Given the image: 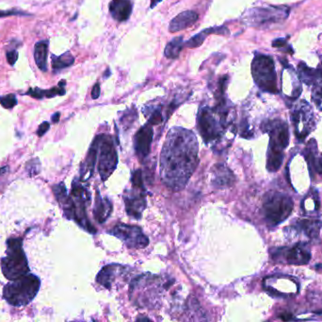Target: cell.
<instances>
[{
    "label": "cell",
    "instance_id": "cell-1",
    "mask_svg": "<svg viewBox=\"0 0 322 322\" xmlns=\"http://www.w3.org/2000/svg\"><path fill=\"white\" fill-rule=\"evenodd\" d=\"M199 145L193 132L175 127L168 133L160 156V177L168 187L180 191L198 164Z\"/></svg>",
    "mask_w": 322,
    "mask_h": 322
},
{
    "label": "cell",
    "instance_id": "cell-2",
    "mask_svg": "<svg viewBox=\"0 0 322 322\" xmlns=\"http://www.w3.org/2000/svg\"><path fill=\"white\" fill-rule=\"evenodd\" d=\"M262 129L270 135L267 169L270 172H276L283 163V151L289 144V129L287 124L281 119L264 122Z\"/></svg>",
    "mask_w": 322,
    "mask_h": 322
},
{
    "label": "cell",
    "instance_id": "cell-3",
    "mask_svg": "<svg viewBox=\"0 0 322 322\" xmlns=\"http://www.w3.org/2000/svg\"><path fill=\"white\" fill-rule=\"evenodd\" d=\"M226 104H218L214 109L202 108L198 114V130L206 143L218 141L228 127Z\"/></svg>",
    "mask_w": 322,
    "mask_h": 322
},
{
    "label": "cell",
    "instance_id": "cell-4",
    "mask_svg": "<svg viewBox=\"0 0 322 322\" xmlns=\"http://www.w3.org/2000/svg\"><path fill=\"white\" fill-rule=\"evenodd\" d=\"M40 286L39 277L27 273L7 283L3 288V298L14 307L26 306L37 296Z\"/></svg>",
    "mask_w": 322,
    "mask_h": 322
},
{
    "label": "cell",
    "instance_id": "cell-5",
    "mask_svg": "<svg viewBox=\"0 0 322 322\" xmlns=\"http://www.w3.org/2000/svg\"><path fill=\"white\" fill-rule=\"evenodd\" d=\"M22 238H11L7 241L6 256L1 258L2 273L9 281L29 273L27 259L22 248Z\"/></svg>",
    "mask_w": 322,
    "mask_h": 322
},
{
    "label": "cell",
    "instance_id": "cell-6",
    "mask_svg": "<svg viewBox=\"0 0 322 322\" xmlns=\"http://www.w3.org/2000/svg\"><path fill=\"white\" fill-rule=\"evenodd\" d=\"M294 207L292 199L277 191L268 192L264 197L263 213L266 221L271 226L281 224L291 215Z\"/></svg>",
    "mask_w": 322,
    "mask_h": 322
},
{
    "label": "cell",
    "instance_id": "cell-7",
    "mask_svg": "<svg viewBox=\"0 0 322 322\" xmlns=\"http://www.w3.org/2000/svg\"><path fill=\"white\" fill-rule=\"evenodd\" d=\"M252 74L258 87L271 94L279 93L277 74L272 58L265 54H257L252 63Z\"/></svg>",
    "mask_w": 322,
    "mask_h": 322
},
{
    "label": "cell",
    "instance_id": "cell-8",
    "mask_svg": "<svg viewBox=\"0 0 322 322\" xmlns=\"http://www.w3.org/2000/svg\"><path fill=\"white\" fill-rule=\"evenodd\" d=\"M97 140V161L98 171L102 181H106L116 168L118 163L116 148L111 136L98 135Z\"/></svg>",
    "mask_w": 322,
    "mask_h": 322
},
{
    "label": "cell",
    "instance_id": "cell-9",
    "mask_svg": "<svg viewBox=\"0 0 322 322\" xmlns=\"http://www.w3.org/2000/svg\"><path fill=\"white\" fill-rule=\"evenodd\" d=\"M289 14V8L269 7V8H255L247 11L242 15L245 23L251 27H265L271 24L283 22Z\"/></svg>",
    "mask_w": 322,
    "mask_h": 322
},
{
    "label": "cell",
    "instance_id": "cell-10",
    "mask_svg": "<svg viewBox=\"0 0 322 322\" xmlns=\"http://www.w3.org/2000/svg\"><path fill=\"white\" fill-rule=\"evenodd\" d=\"M291 121L299 140H304L316 127L313 110L305 100L299 101L292 108Z\"/></svg>",
    "mask_w": 322,
    "mask_h": 322
},
{
    "label": "cell",
    "instance_id": "cell-11",
    "mask_svg": "<svg viewBox=\"0 0 322 322\" xmlns=\"http://www.w3.org/2000/svg\"><path fill=\"white\" fill-rule=\"evenodd\" d=\"M300 80L312 88V99L319 110L322 111V69H313L304 64L298 66Z\"/></svg>",
    "mask_w": 322,
    "mask_h": 322
},
{
    "label": "cell",
    "instance_id": "cell-12",
    "mask_svg": "<svg viewBox=\"0 0 322 322\" xmlns=\"http://www.w3.org/2000/svg\"><path fill=\"white\" fill-rule=\"evenodd\" d=\"M108 233L121 239L129 248H145L149 244L148 237L142 232V229L127 224H118Z\"/></svg>",
    "mask_w": 322,
    "mask_h": 322
},
{
    "label": "cell",
    "instance_id": "cell-13",
    "mask_svg": "<svg viewBox=\"0 0 322 322\" xmlns=\"http://www.w3.org/2000/svg\"><path fill=\"white\" fill-rule=\"evenodd\" d=\"M272 258L275 260L285 261L289 265L302 266L309 263L311 252L306 243H298L292 248H281L272 253Z\"/></svg>",
    "mask_w": 322,
    "mask_h": 322
},
{
    "label": "cell",
    "instance_id": "cell-14",
    "mask_svg": "<svg viewBox=\"0 0 322 322\" xmlns=\"http://www.w3.org/2000/svg\"><path fill=\"white\" fill-rule=\"evenodd\" d=\"M126 210L129 215L135 219H140L142 213L146 208V199H145V189L134 187L126 194L124 197Z\"/></svg>",
    "mask_w": 322,
    "mask_h": 322
},
{
    "label": "cell",
    "instance_id": "cell-15",
    "mask_svg": "<svg viewBox=\"0 0 322 322\" xmlns=\"http://www.w3.org/2000/svg\"><path fill=\"white\" fill-rule=\"evenodd\" d=\"M128 269L120 265H109L103 268L97 275L96 281L107 289H111L115 283L126 282Z\"/></svg>",
    "mask_w": 322,
    "mask_h": 322
},
{
    "label": "cell",
    "instance_id": "cell-16",
    "mask_svg": "<svg viewBox=\"0 0 322 322\" xmlns=\"http://www.w3.org/2000/svg\"><path fill=\"white\" fill-rule=\"evenodd\" d=\"M154 132L152 129V125H150L149 123L142 126L137 132L135 135V150L140 160H143L148 156L151 150Z\"/></svg>",
    "mask_w": 322,
    "mask_h": 322
},
{
    "label": "cell",
    "instance_id": "cell-17",
    "mask_svg": "<svg viewBox=\"0 0 322 322\" xmlns=\"http://www.w3.org/2000/svg\"><path fill=\"white\" fill-rule=\"evenodd\" d=\"M108 9L113 19L118 22H125L132 14L133 0H112Z\"/></svg>",
    "mask_w": 322,
    "mask_h": 322
},
{
    "label": "cell",
    "instance_id": "cell-18",
    "mask_svg": "<svg viewBox=\"0 0 322 322\" xmlns=\"http://www.w3.org/2000/svg\"><path fill=\"white\" fill-rule=\"evenodd\" d=\"M199 14L194 11H185L176 15L170 23L169 30L172 33L184 30L197 22Z\"/></svg>",
    "mask_w": 322,
    "mask_h": 322
},
{
    "label": "cell",
    "instance_id": "cell-19",
    "mask_svg": "<svg viewBox=\"0 0 322 322\" xmlns=\"http://www.w3.org/2000/svg\"><path fill=\"white\" fill-rule=\"evenodd\" d=\"M322 228V221L319 219H298L293 230L303 232L311 239H316L320 235V231Z\"/></svg>",
    "mask_w": 322,
    "mask_h": 322
},
{
    "label": "cell",
    "instance_id": "cell-20",
    "mask_svg": "<svg viewBox=\"0 0 322 322\" xmlns=\"http://www.w3.org/2000/svg\"><path fill=\"white\" fill-rule=\"evenodd\" d=\"M65 84L66 81H60L59 85L57 87H52L50 89H41L38 87L35 88H29L26 93H24V95H29L35 99H43V98H52L58 95H64L66 94L65 90Z\"/></svg>",
    "mask_w": 322,
    "mask_h": 322
},
{
    "label": "cell",
    "instance_id": "cell-21",
    "mask_svg": "<svg viewBox=\"0 0 322 322\" xmlns=\"http://www.w3.org/2000/svg\"><path fill=\"white\" fill-rule=\"evenodd\" d=\"M112 212V204L109 200L103 199L97 191L93 215L99 223H104Z\"/></svg>",
    "mask_w": 322,
    "mask_h": 322
},
{
    "label": "cell",
    "instance_id": "cell-22",
    "mask_svg": "<svg viewBox=\"0 0 322 322\" xmlns=\"http://www.w3.org/2000/svg\"><path fill=\"white\" fill-rule=\"evenodd\" d=\"M49 50V41L37 42L34 46V60L35 64L41 71H47V58Z\"/></svg>",
    "mask_w": 322,
    "mask_h": 322
},
{
    "label": "cell",
    "instance_id": "cell-23",
    "mask_svg": "<svg viewBox=\"0 0 322 322\" xmlns=\"http://www.w3.org/2000/svg\"><path fill=\"white\" fill-rule=\"evenodd\" d=\"M304 157L309 164L310 169H314L317 173L322 174V154L317 156V142L312 139L305 148Z\"/></svg>",
    "mask_w": 322,
    "mask_h": 322
},
{
    "label": "cell",
    "instance_id": "cell-24",
    "mask_svg": "<svg viewBox=\"0 0 322 322\" xmlns=\"http://www.w3.org/2000/svg\"><path fill=\"white\" fill-rule=\"evenodd\" d=\"M234 183V175L224 164H219L215 167L213 184L217 187L229 186Z\"/></svg>",
    "mask_w": 322,
    "mask_h": 322
},
{
    "label": "cell",
    "instance_id": "cell-25",
    "mask_svg": "<svg viewBox=\"0 0 322 322\" xmlns=\"http://www.w3.org/2000/svg\"><path fill=\"white\" fill-rule=\"evenodd\" d=\"M51 60L52 69L54 72H59L65 68H70L75 63V57L70 51H67L60 56L52 54Z\"/></svg>",
    "mask_w": 322,
    "mask_h": 322
},
{
    "label": "cell",
    "instance_id": "cell-26",
    "mask_svg": "<svg viewBox=\"0 0 322 322\" xmlns=\"http://www.w3.org/2000/svg\"><path fill=\"white\" fill-rule=\"evenodd\" d=\"M183 47H184L183 36L175 37L168 43L164 50V55L168 59L175 60L176 58H178Z\"/></svg>",
    "mask_w": 322,
    "mask_h": 322
},
{
    "label": "cell",
    "instance_id": "cell-27",
    "mask_svg": "<svg viewBox=\"0 0 322 322\" xmlns=\"http://www.w3.org/2000/svg\"><path fill=\"white\" fill-rule=\"evenodd\" d=\"M206 36L207 35H206V32L203 30L202 32H200V33H198V34L193 36L191 39L184 42V47L195 48V47L201 46L202 44L204 43V41L206 39Z\"/></svg>",
    "mask_w": 322,
    "mask_h": 322
},
{
    "label": "cell",
    "instance_id": "cell-28",
    "mask_svg": "<svg viewBox=\"0 0 322 322\" xmlns=\"http://www.w3.org/2000/svg\"><path fill=\"white\" fill-rule=\"evenodd\" d=\"M17 97L15 94H8L5 95H0V104L5 109H13L17 105Z\"/></svg>",
    "mask_w": 322,
    "mask_h": 322
},
{
    "label": "cell",
    "instance_id": "cell-29",
    "mask_svg": "<svg viewBox=\"0 0 322 322\" xmlns=\"http://www.w3.org/2000/svg\"><path fill=\"white\" fill-rule=\"evenodd\" d=\"M163 121V116H162V113L160 111V109H154L151 114L149 115V118H148V123L150 125H158L161 124Z\"/></svg>",
    "mask_w": 322,
    "mask_h": 322
},
{
    "label": "cell",
    "instance_id": "cell-30",
    "mask_svg": "<svg viewBox=\"0 0 322 322\" xmlns=\"http://www.w3.org/2000/svg\"><path fill=\"white\" fill-rule=\"evenodd\" d=\"M206 35L209 34H218L222 36H228L230 34V30L225 26H219V27H212L204 29Z\"/></svg>",
    "mask_w": 322,
    "mask_h": 322
},
{
    "label": "cell",
    "instance_id": "cell-31",
    "mask_svg": "<svg viewBox=\"0 0 322 322\" xmlns=\"http://www.w3.org/2000/svg\"><path fill=\"white\" fill-rule=\"evenodd\" d=\"M131 183H132V185H133L134 187L145 189V188H144V184H143L142 170H140V169H139V170H135V171L132 173Z\"/></svg>",
    "mask_w": 322,
    "mask_h": 322
},
{
    "label": "cell",
    "instance_id": "cell-32",
    "mask_svg": "<svg viewBox=\"0 0 322 322\" xmlns=\"http://www.w3.org/2000/svg\"><path fill=\"white\" fill-rule=\"evenodd\" d=\"M18 57H19V55H18V52H17L16 49H11V50H8L6 52L7 62L12 67H13L16 64V62L18 60Z\"/></svg>",
    "mask_w": 322,
    "mask_h": 322
},
{
    "label": "cell",
    "instance_id": "cell-33",
    "mask_svg": "<svg viewBox=\"0 0 322 322\" xmlns=\"http://www.w3.org/2000/svg\"><path fill=\"white\" fill-rule=\"evenodd\" d=\"M14 15H26V16H28L30 15L29 14H27L26 12H22V11H19V10H8V11H3V10H0V18H4V17H9V16H14Z\"/></svg>",
    "mask_w": 322,
    "mask_h": 322
},
{
    "label": "cell",
    "instance_id": "cell-34",
    "mask_svg": "<svg viewBox=\"0 0 322 322\" xmlns=\"http://www.w3.org/2000/svg\"><path fill=\"white\" fill-rule=\"evenodd\" d=\"M50 129V124L48 122H43L42 123L37 130V135L39 137H42L44 134H46L48 132V130Z\"/></svg>",
    "mask_w": 322,
    "mask_h": 322
},
{
    "label": "cell",
    "instance_id": "cell-35",
    "mask_svg": "<svg viewBox=\"0 0 322 322\" xmlns=\"http://www.w3.org/2000/svg\"><path fill=\"white\" fill-rule=\"evenodd\" d=\"M272 46L275 48H282V47H286L289 46L287 45V42L285 39L279 38V39H276L272 42Z\"/></svg>",
    "mask_w": 322,
    "mask_h": 322
},
{
    "label": "cell",
    "instance_id": "cell-36",
    "mask_svg": "<svg viewBox=\"0 0 322 322\" xmlns=\"http://www.w3.org/2000/svg\"><path fill=\"white\" fill-rule=\"evenodd\" d=\"M100 95V84L97 82L95 83V85L92 87L91 90V97L92 99H97Z\"/></svg>",
    "mask_w": 322,
    "mask_h": 322
},
{
    "label": "cell",
    "instance_id": "cell-37",
    "mask_svg": "<svg viewBox=\"0 0 322 322\" xmlns=\"http://www.w3.org/2000/svg\"><path fill=\"white\" fill-rule=\"evenodd\" d=\"M280 318H281V320L286 322V321H291L293 319V316L289 313H283L282 315H280Z\"/></svg>",
    "mask_w": 322,
    "mask_h": 322
},
{
    "label": "cell",
    "instance_id": "cell-38",
    "mask_svg": "<svg viewBox=\"0 0 322 322\" xmlns=\"http://www.w3.org/2000/svg\"><path fill=\"white\" fill-rule=\"evenodd\" d=\"M60 117H61V114L60 113H56L52 115L51 119L53 123H58L59 120H60Z\"/></svg>",
    "mask_w": 322,
    "mask_h": 322
},
{
    "label": "cell",
    "instance_id": "cell-39",
    "mask_svg": "<svg viewBox=\"0 0 322 322\" xmlns=\"http://www.w3.org/2000/svg\"><path fill=\"white\" fill-rule=\"evenodd\" d=\"M162 0H151V9H154L155 6L160 3Z\"/></svg>",
    "mask_w": 322,
    "mask_h": 322
},
{
    "label": "cell",
    "instance_id": "cell-40",
    "mask_svg": "<svg viewBox=\"0 0 322 322\" xmlns=\"http://www.w3.org/2000/svg\"></svg>",
    "mask_w": 322,
    "mask_h": 322
}]
</instances>
